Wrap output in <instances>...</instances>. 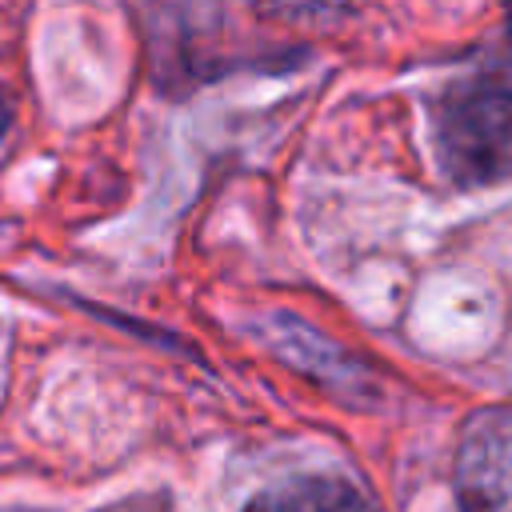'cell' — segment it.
<instances>
[{
  "label": "cell",
  "instance_id": "cell-1",
  "mask_svg": "<svg viewBox=\"0 0 512 512\" xmlns=\"http://www.w3.org/2000/svg\"><path fill=\"white\" fill-rule=\"evenodd\" d=\"M436 152L464 188L512 176V88L488 80L452 88L436 104Z\"/></svg>",
  "mask_w": 512,
  "mask_h": 512
},
{
  "label": "cell",
  "instance_id": "cell-2",
  "mask_svg": "<svg viewBox=\"0 0 512 512\" xmlns=\"http://www.w3.org/2000/svg\"><path fill=\"white\" fill-rule=\"evenodd\" d=\"M460 512H512V408L476 412L456 448Z\"/></svg>",
  "mask_w": 512,
  "mask_h": 512
},
{
  "label": "cell",
  "instance_id": "cell-3",
  "mask_svg": "<svg viewBox=\"0 0 512 512\" xmlns=\"http://www.w3.org/2000/svg\"><path fill=\"white\" fill-rule=\"evenodd\" d=\"M244 512H372V504L344 480L304 476L260 492Z\"/></svg>",
  "mask_w": 512,
  "mask_h": 512
},
{
  "label": "cell",
  "instance_id": "cell-4",
  "mask_svg": "<svg viewBox=\"0 0 512 512\" xmlns=\"http://www.w3.org/2000/svg\"><path fill=\"white\" fill-rule=\"evenodd\" d=\"M0 96H4V92H0ZM4 128H8V124H0V132H4Z\"/></svg>",
  "mask_w": 512,
  "mask_h": 512
},
{
  "label": "cell",
  "instance_id": "cell-5",
  "mask_svg": "<svg viewBox=\"0 0 512 512\" xmlns=\"http://www.w3.org/2000/svg\"><path fill=\"white\" fill-rule=\"evenodd\" d=\"M508 4H512V0H508Z\"/></svg>",
  "mask_w": 512,
  "mask_h": 512
}]
</instances>
